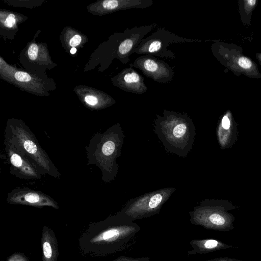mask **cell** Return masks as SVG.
Returning <instances> with one entry per match:
<instances>
[{"label":"cell","mask_w":261,"mask_h":261,"mask_svg":"<svg viewBox=\"0 0 261 261\" xmlns=\"http://www.w3.org/2000/svg\"><path fill=\"white\" fill-rule=\"evenodd\" d=\"M140 226L120 212L101 223L90 226L80 239L83 253L106 256L128 249L136 242Z\"/></svg>","instance_id":"6da1fadb"},{"label":"cell","mask_w":261,"mask_h":261,"mask_svg":"<svg viewBox=\"0 0 261 261\" xmlns=\"http://www.w3.org/2000/svg\"><path fill=\"white\" fill-rule=\"evenodd\" d=\"M154 132L168 152L185 158L193 148L195 127L186 113L164 109L162 115H156Z\"/></svg>","instance_id":"7a4b0ae2"},{"label":"cell","mask_w":261,"mask_h":261,"mask_svg":"<svg viewBox=\"0 0 261 261\" xmlns=\"http://www.w3.org/2000/svg\"><path fill=\"white\" fill-rule=\"evenodd\" d=\"M175 191L173 187L164 188L132 198L120 212L133 221L157 214Z\"/></svg>","instance_id":"3957f363"},{"label":"cell","mask_w":261,"mask_h":261,"mask_svg":"<svg viewBox=\"0 0 261 261\" xmlns=\"http://www.w3.org/2000/svg\"><path fill=\"white\" fill-rule=\"evenodd\" d=\"M196 41H197L178 36L165 28H159L152 34L144 38L134 53L174 60L175 59L174 53L168 49L170 45Z\"/></svg>","instance_id":"277c9868"},{"label":"cell","mask_w":261,"mask_h":261,"mask_svg":"<svg viewBox=\"0 0 261 261\" xmlns=\"http://www.w3.org/2000/svg\"><path fill=\"white\" fill-rule=\"evenodd\" d=\"M129 66L139 69L146 76L159 83L171 82L174 75L173 68L168 62L150 55L138 57Z\"/></svg>","instance_id":"5b68a950"},{"label":"cell","mask_w":261,"mask_h":261,"mask_svg":"<svg viewBox=\"0 0 261 261\" xmlns=\"http://www.w3.org/2000/svg\"><path fill=\"white\" fill-rule=\"evenodd\" d=\"M156 25V23H152L131 29L126 28L117 48L118 57L123 64H126L130 61V56L134 54L144 37Z\"/></svg>","instance_id":"8992f818"},{"label":"cell","mask_w":261,"mask_h":261,"mask_svg":"<svg viewBox=\"0 0 261 261\" xmlns=\"http://www.w3.org/2000/svg\"><path fill=\"white\" fill-rule=\"evenodd\" d=\"M118 86L127 92L142 94L148 88L144 83V78L132 67L124 69L117 77Z\"/></svg>","instance_id":"52a82bcc"},{"label":"cell","mask_w":261,"mask_h":261,"mask_svg":"<svg viewBox=\"0 0 261 261\" xmlns=\"http://www.w3.org/2000/svg\"><path fill=\"white\" fill-rule=\"evenodd\" d=\"M43 261H57L59 255L58 244L54 231L43 226L41 236Z\"/></svg>","instance_id":"ba28073f"},{"label":"cell","mask_w":261,"mask_h":261,"mask_svg":"<svg viewBox=\"0 0 261 261\" xmlns=\"http://www.w3.org/2000/svg\"><path fill=\"white\" fill-rule=\"evenodd\" d=\"M13 202L29 204L35 206H51L57 208V206L50 200L35 193H28L13 197Z\"/></svg>","instance_id":"9c48e42d"},{"label":"cell","mask_w":261,"mask_h":261,"mask_svg":"<svg viewBox=\"0 0 261 261\" xmlns=\"http://www.w3.org/2000/svg\"><path fill=\"white\" fill-rule=\"evenodd\" d=\"M192 250L188 252L189 254L203 253L217 248L219 243L215 240H192L190 242Z\"/></svg>","instance_id":"30bf717a"},{"label":"cell","mask_w":261,"mask_h":261,"mask_svg":"<svg viewBox=\"0 0 261 261\" xmlns=\"http://www.w3.org/2000/svg\"><path fill=\"white\" fill-rule=\"evenodd\" d=\"M10 161L13 166L21 169L25 173L30 175L34 174L35 173L32 168L28 166L18 154L16 153L12 154Z\"/></svg>","instance_id":"8fae6325"},{"label":"cell","mask_w":261,"mask_h":261,"mask_svg":"<svg viewBox=\"0 0 261 261\" xmlns=\"http://www.w3.org/2000/svg\"><path fill=\"white\" fill-rule=\"evenodd\" d=\"M24 149L32 154H35L37 151V147L36 144L31 140H25L23 142Z\"/></svg>","instance_id":"7c38bea8"},{"label":"cell","mask_w":261,"mask_h":261,"mask_svg":"<svg viewBox=\"0 0 261 261\" xmlns=\"http://www.w3.org/2000/svg\"><path fill=\"white\" fill-rule=\"evenodd\" d=\"M38 51V46L36 44H31L28 49V56L32 60H35L37 57Z\"/></svg>","instance_id":"4fadbf2b"},{"label":"cell","mask_w":261,"mask_h":261,"mask_svg":"<svg viewBox=\"0 0 261 261\" xmlns=\"http://www.w3.org/2000/svg\"><path fill=\"white\" fill-rule=\"evenodd\" d=\"M15 78L20 82H28L31 79L30 75L23 71H17L15 74Z\"/></svg>","instance_id":"5bb4252c"},{"label":"cell","mask_w":261,"mask_h":261,"mask_svg":"<svg viewBox=\"0 0 261 261\" xmlns=\"http://www.w3.org/2000/svg\"><path fill=\"white\" fill-rule=\"evenodd\" d=\"M7 261H29L28 259L22 253H15L11 255Z\"/></svg>","instance_id":"9a60e30c"},{"label":"cell","mask_w":261,"mask_h":261,"mask_svg":"<svg viewBox=\"0 0 261 261\" xmlns=\"http://www.w3.org/2000/svg\"><path fill=\"white\" fill-rule=\"evenodd\" d=\"M239 65L243 68L248 69L252 66L251 61L246 57H241L238 61Z\"/></svg>","instance_id":"2e32d148"},{"label":"cell","mask_w":261,"mask_h":261,"mask_svg":"<svg viewBox=\"0 0 261 261\" xmlns=\"http://www.w3.org/2000/svg\"><path fill=\"white\" fill-rule=\"evenodd\" d=\"M149 257L133 258L126 256H121L112 261H149Z\"/></svg>","instance_id":"e0dca14e"},{"label":"cell","mask_w":261,"mask_h":261,"mask_svg":"<svg viewBox=\"0 0 261 261\" xmlns=\"http://www.w3.org/2000/svg\"><path fill=\"white\" fill-rule=\"evenodd\" d=\"M82 38L79 35H74L69 41V45L74 47L76 46L79 45L81 41Z\"/></svg>","instance_id":"ac0fdd59"},{"label":"cell","mask_w":261,"mask_h":261,"mask_svg":"<svg viewBox=\"0 0 261 261\" xmlns=\"http://www.w3.org/2000/svg\"><path fill=\"white\" fill-rule=\"evenodd\" d=\"M15 23V19L14 18V15L10 14L5 21V25L6 27L10 28L13 27Z\"/></svg>","instance_id":"d6986e66"},{"label":"cell","mask_w":261,"mask_h":261,"mask_svg":"<svg viewBox=\"0 0 261 261\" xmlns=\"http://www.w3.org/2000/svg\"><path fill=\"white\" fill-rule=\"evenodd\" d=\"M85 101L92 106L95 105L98 102V100L96 97L92 95H87L85 98Z\"/></svg>","instance_id":"ffe728a7"},{"label":"cell","mask_w":261,"mask_h":261,"mask_svg":"<svg viewBox=\"0 0 261 261\" xmlns=\"http://www.w3.org/2000/svg\"><path fill=\"white\" fill-rule=\"evenodd\" d=\"M222 126L226 129H228L230 126V121L226 116H224L222 120Z\"/></svg>","instance_id":"44dd1931"},{"label":"cell","mask_w":261,"mask_h":261,"mask_svg":"<svg viewBox=\"0 0 261 261\" xmlns=\"http://www.w3.org/2000/svg\"><path fill=\"white\" fill-rule=\"evenodd\" d=\"M247 2L249 5L253 6L255 4L256 1H248Z\"/></svg>","instance_id":"7402d4cb"},{"label":"cell","mask_w":261,"mask_h":261,"mask_svg":"<svg viewBox=\"0 0 261 261\" xmlns=\"http://www.w3.org/2000/svg\"><path fill=\"white\" fill-rule=\"evenodd\" d=\"M76 51V49L75 48V47H72L71 49H70V53L71 54H74Z\"/></svg>","instance_id":"603a6c76"}]
</instances>
